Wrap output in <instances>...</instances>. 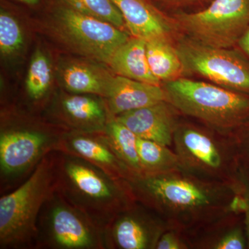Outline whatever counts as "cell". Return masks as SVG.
<instances>
[{"mask_svg":"<svg viewBox=\"0 0 249 249\" xmlns=\"http://www.w3.org/2000/svg\"><path fill=\"white\" fill-rule=\"evenodd\" d=\"M19 1L29 5H36L39 2V0H19Z\"/></svg>","mask_w":249,"mask_h":249,"instance_id":"cell-31","label":"cell"},{"mask_svg":"<svg viewBox=\"0 0 249 249\" xmlns=\"http://www.w3.org/2000/svg\"><path fill=\"white\" fill-rule=\"evenodd\" d=\"M165 99L178 112L219 130L232 132L249 119V94L181 77L162 83Z\"/></svg>","mask_w":249,"mask_h":249,"instance_id":"cell-3","label":"cell"},{"mask_svg":"<svg viewBox=\"0 0 249 249\" xmlns=\"http://www.w3.org/2000/svg\"><path fill=\"white\" fill-rule=\"evenodd\" d=\"M249 60V25L234 47Z\"/></svg>","mask_w":249,"mask_h":249,"instance_id":"cell-30","label":"cell"},{"mask_svg":"<svg viewBox=\"0 0 249 249\" xmlns=\"http://www.w3.org/2000/svg\"><path fill=\"white\" fill-rule=\"evenodd\" d=\"M156 249H179L181 245L178 239L172 233H165L157 241Z\"/></svg>","mask_w":249,"mask_h":249,"instance_id":"cell-29","label":"cell"},{"mask_svg":"<svg viewBox=\"0 0 249 249\" xmlns=\"http://www.w3.org/2000/svg\"><path fill=\"white\" fill-rule=\"evenodd\" d=\"M36 249H107L103 228L55 191L42 206Z\"/></svg>","mask_w":249,"mask_h":249,"instance_id":"cell-5","label":"cell"},{"mask_svg":"<svg viewBox=\"0 0 249 249\" xmlns=\"http://www.w3.org/2000/svg\"><path fill=\"white\" fill-rule=\"evenodd\" d=\"M59 19L64 33L76 45L107 63L114 52L131 37L111 23L70 7L61 10Z\"/></svg>","mask_w":249,"mask_h":249,"instance_id":"cell-9","label":"cell"},{"mask_svg":"<svg viewBox=\"0 0 249 249\" xmlns=\"http://www.w3.org/2000/svg\"><path fill=\"white\" fill-rule=\"evenodd\" d=\"M232 132L237 160L242 169L249 172V119Z\"/></svg>","mask_w":249,"mask_h":249,"instance_id":"cell-26","label":"cell"},{"mask_svg":"<svg viewBox=\"0 0 249 249\" xmlns=\"http://www.w3.org/2000/svg\"><path fill=\"white\" fill-rule=\"evenodd\" d=\"M23 43L22 30L11 15L0 14V50L4 55L14 53Z\"/></svg>","mask_w":249,"mask_h":249,"instance_id":"cell-24","label":"cell"},{"mask_svg":"<svg viewBox=\"0 0 249 249\" xmlns=\"http://www.w3.org/2000/svg\"><path fill=\"white\" fill-rule=\"evenodd\" d=\"M51 80L52 71L48 58L37 51L33 55L26 80V93L31 103L42 102L48 93Z\"/></svg>","mask_w":249,"mask_h":249,"instance_id":"cell-22","label":"cell"},{"mask_svg":"<svg viewBox=\"0 0 249 249\" xmlns=\"http://www.w3.org/2000/svg\"><path fill=\"white\" fill-rule=\"evenodd\" d=\"M116 75L143 83L161 85L149 67L146 41L131 36L127 42L114 52L108 62Z\"/></svg>","mask_w":249,"mask_h":249,"instance_id":"cell-17","label":"cell"},{"mask_svg":"<svg viewBox=\"0 0 249 249\" xmlns=\"http://www.w3.org/2000/svg\"><path fill=\"white\" fill-rule=\"evenodd\" d=\"M54 160L56 191L103 229L134 204L136 199L127 181L65 152L55 151Z\"/></svg>","mask_w":249,"mask_h":249,"instance_id":"cell-1","label":"cell"},{"mask_svg":"<svg viewBox=\"0 0 249 249\" xmlns=\"http://www.w3.org/2000/svg\"><path fill=\"white\" fill-rule=\"evenodd\" d=\"M248 247L247 236L240 228H236L223 237L216 245L217 249H244Z\"/></svg>","mask_w":249,"mask_h":249,"instance_id":"cell-27","label":"cell"},{"mask_svg":"<svg viewBox=\"0 0 249 249\" xmlns=\"http://www.w3.org/2000/svg\"><path fill=\"white\" fill-rule=\"evenodd\" d=\"M65 129L56 124L6 123L0 131L1 193L17 188L44 157L58 151Z\"/></svg>","mask_w":249,"mask_h":249,"instance_id":"cell-4","label":"cell"},{"mask_svg":"<svg viewBox=\"0 0 249 249\" xmlns=\"http://www.w3.org/2000/svg\"><path fill=\"white\" fill-rule=\"evenodd\" d=\"M178 110L166 101L122 113L114 118L140 138L168 147L178 124Z\"/></svg>","mask_w":249,"mask_h":249,"instance_id":"cell-14","label":"cell"},{"mask_svg":"<svg viewBox=\"0 0 249 249\" xmlns=\"http://www.w3.org/2000/svg\"><path fill=\"white\" fill-rule=\"evenodd\" d=\"M96 95L73 93L62 96L55 116L68 132H103L111 115L106 102Z\"/></svg>","mask_w":249,"mask_h":249,"instance_id":"cell-13","label":"cell"},{"mask_svg":"<svg viewBox=\"0 0 249 249\" xmlns=\"http://www.w3.org/2000/svg\"><path fill=\"white\" fill-rule=\"evenodd\" d=\"M124 17L131 36L146 41L163 40L175 44L179 34L173 18L150 0H111Z\"/></svg>","mask_w":249,"mask_h":249,"instance_id":"cell-10","label":"cell"},{"mask_svg":"<svg viewBox=\"0 0 249 249\" xmlns=\"http://www.w3.org/2000/svg\"><path fill=\"white\" fill-rule=\"evenodd\" d=\"M104 133L116 155L136 176L145 175L137 150V137L111 116Z\"/></svg>","mask_w":249,"mask_h":249,"instance_id":"cell-19","label":"cell"},{"mask_svg":"<svg viewBox=\"0 0 249 249\" xmlns=\"http://www.w3.org/2000/svg\"><path fill=\"white\" fill-rule=\"evenodd\" d=\"M146 54L152 73L162 83L183 77L182 62L173 42L147 41Z\"/></svg>","mask_w":249,"mask_h":249,"instance_id":"cell-18","label":"cell"},{"mask_svg":"<svg viewBox=\"0 0 249 249\" xmlns=\"http://www.w3.org/2000/svg\"><path fill=\"white\" fill-rule=\"evenodd\" d=\"M103 98L108 111L113 116L165 101L161 85L143 83L119 75L111 76Z\"/></svg>","mask_w":249,"mask_h":249,"instance_id":"cell-15","label":"cell"},{"mask_svg":"<svg viewBox=\"0 0 249 249\" xmlns=\"http://www.w3.org/2000/svg\"><path fill=\"white\" fill-rule=\"evenodd\" d=\"M136 200L159 208L170 206L195 209L208 206L211 198L201 187L186 179L171 178L164 173L145 174L127 181Z\"/></svg>","mask_w":249,"mask_h":249,"instance_id":"cell-8","label":"cell"},{"mask_svg":"<svg viewBox=\"0 0 249 249\" xmlns=\"http://www.w3.org/2000/svg\"><path fill=\"white\" fill-rule=\"evenodd\" d=\"M54 152L44 157L25 181L0 198V249L37 248L39 214L56 191Z\"/></svg>","mask_w":249,"mask_h":249,"instance_id":"cell-2","label":"cell"},{"mask_svg":"<svg viewBox=\"0 0 249 249\" xmlns=\"http://www.w3.org/2000/svg\"><path fill=\"white\" fill-rule=\"evenodd\" d=\"M174 139L179 153L194 166L205 170L220 168L222 157L213 139L199 129L178 126Z\"/></svg>","mask_w":249,"mask_h":249,"instance_id":"cell-16","label":"cell"},{"mask_svg":"<svg viewBox=\"0 0 249 249\" xmlns=\"http://www.w3.org/2000/svg\"><path fill=\"white\" fill-rule=\"evenodd\" d=\"M137 150L145 175L164 173L178 163V157L168 147L152 141L138 137Z\"/></svg>","mask_w":249,"mask_h":249,"instance_id":"cell-21","label":"cell"},{"mask_svg":"<svg viewBox=\"0 0 249 249\" xmlns=\"http://www.w3.org/2000/svg\"><path fill=\"white\" fill-rule=\"evenodd\" d=\"M154 4L170 16L178 13H195L205 9L213 0H153Z\"/></svg>","mask_w":249,"mask_h":249,"instance_id":"cell-25","label":"cell"},{"mask_svg":"<svg viewBox=\"0 0 249 249\" xmlns=\"http://www.w3.org/2000/svg\"><path fill=\"white\" fill-rule=\"evenodd\" d=\"M58 151L88 160L114 178L129 181L136 176L116 155L104 131L67 132Z\"/></svg>","mask_w":249,"mask_h":249,"instance_id":"cell-12","label":"cell"},{"mask_svg":"<svg viewBox=\"0 0 249 249\" xmlns=\"http://www.w3.org/2000/svg\"><path fill=\"white\" fill-rule=\"evenodd\" d=\"M69 7L81 13L103 19L124 31V17L111 0H63Z\"/></svg>","mask_w":249,"mask_h":249,"instance_id":"cell-23","label":"cell"},{"mask_svg":"<svg viewBox=\"0 0 249 249\" xmlns=\"http://www.w3.org/2000/svg\"><path fill=\"white\" fill-rule=\"evenodd\" d=\"M170 16L180 34L210 47L234 48L249 25V0H213L197 12Z\"/></svg>","mask_w":249,"mask_h":249,"instance_id":"cell-7","label":"cell"},{"mask_svg":"<svg viewBox=\"0 0 249 249\" xmlns=\"http://www.w3.org/2000/svg\"><path fill=\"white\" fill-rule=\"evenodd\" d=\"M248 173H249V172H248Z\"/></svg>","mask_w":249,"mask_h":249,"instance_id":"cell-32","label":"cell"},{"mask_svg":"<svg viewBox=\"0 0 249 249\" xmlns=\"http://www.w3.org/2000/svg\"><path fill=\"white\" fill-rule=\"evenodd\" d=\"M111 76L103 74L92 67L73 64L64 71L63 81L70 92L104 98Z\"/></svg>","mask_w":249,"mask_h":249,"instance_id":"cell-20","label":"cell"},{"mask_svg":"<svg viewBox=\"0 0 249 249\" xmlns=\"http://www.w3.org/2000/svg\"><path fill=\"white\" fill-rule=\"evenodd\" d=\"M183 77L199 78L249 94V60L235 48L210 47L178 34L175 42Z\"/></svg>","mask_w":249,"mask_h":249,"instance_id":"cell-6","label":"cell"},{"mask_svg":"<svg viewBox=\"0 0 249 249\" xmlns=\"http://www.w3.org/2000/svg\"><path fill=\"white\" fill-rule=\"evenodd\" d=\"M241 193L243 195L246 201L245 211V225L247 244L249 248V173L246 170H242L240 178Z\"/></svg>","mask_w":249,"mask_h":249,"instance_id":"cell-28","label":"cell"},{"mask_svg":"<svg viewBox=\"0 0 249 249\" xmlns=\"http://www.w3.org/2000/svg\"><path fill=\"white\" fill-rule=\"evenodd\" d=\"M135 204L119 213L105 227L107 249L156 248L159 228L155 221Z\"/></svg>","mask_w":249,"mask_h":249,"instance_id":"cell-11","label":"cell"}]
</instances>
